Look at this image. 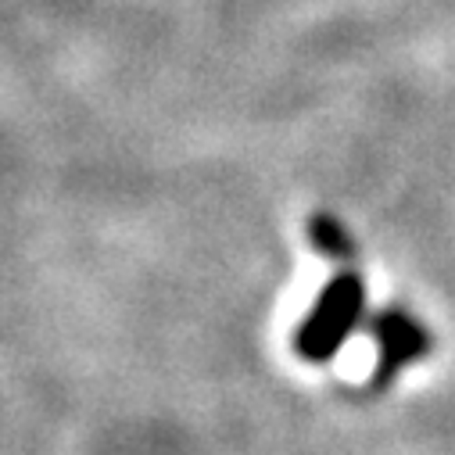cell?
<instances>
[{
    "mask_svg": "<svg viewBox=\"0 0 455 455\" xmlns=\"http://www.w3.org/2000/svg\"><path fill=\"white\" fill-rule=\"evenodd\" d=\"M366 319V283L359 273L345 269L333 273L315 301L308 305L305 319L294 330V352L308 366H323L340 355V348L348 345V337L363 326Z\"/></svg>",
    "mask_w": 455,
    "mask_h": 455,
    "instance_id": "cell-1",
    "label": "cell"
}]
</instances>
